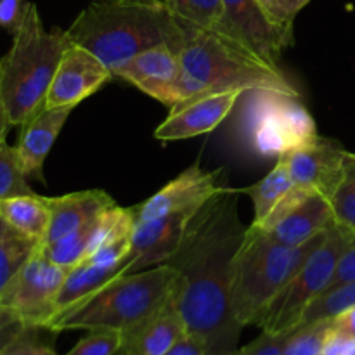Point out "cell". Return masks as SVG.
<instances>
[{
    "instance_id": "6da1fadb",
    "label": "cell",
    "mask_w": 355,
    "mask_h": 355,
    "mask_svg": "<svg viewBox=\"0 0 355 355\" xmlns=\"http://www.w3.org/2000/svg\"><path fill=\"white\" fill-rule=\"evenodd\" d=\"M238 193L222 187L214 194L165 262L182 276L175 304L186 333L200 340L208 355H236L243 331L231 307L232 263L248 229L239 218Z\"/></svg>"
},
{
    "instance_id": "7a4b0ae2",
    "label": "cell",
    "mask_w": 355,
    "mask_h": 355,
    "mask_svg": "<svg viewBox=\"0 0 355 355\" xmlns=\"http://www.w3.org/2000/svg\"><path fill=\"white\" fill-rule=\"evenodd\" d=\"M69 42L92 52L111 73L155 45L180 52L186 30L165 0H92L66 30Z\"/></svg>"
},
{
    "instance_id": "3957f363",
    "label": "cell",
    "mask_w": 355,
    "mask_h": 355,
    "mask_svg": "<svg viewBox=\"0 0 355 355\" xmlns=\"http://www.w3.org/2000/svg\"><path fill=\"white\" fill-rule=\"evenodd\" d=\"M180 47V103L220 92L276 90L300 96L279 66L266 61L241 42L217 30L184 28ZM179 103V104H180Z\"/></svg>"
},
{
    "instance_id": "277c9868",
    "label": "cell",
    "mask_w": 355,
    "mask_h": 355,
    "mask_svg": "<svg viewBox=\"0 0 355 355\" xmlns=\"http://www.w3.org/2000/svg\"><path fill=\"white\" fill-rule=\"evenodd\" d=\"M69 45L66 30H45L35 3L26 2L12 45L0 58V104L10 127H21L45 106L49 87Z\"/></svg>"
},
{
    "instance_id": "5b68a950",
    "label": "cell",
    "mask_w": 355,
    "mask_h": 355,
    "mask_svg": "<svg viewBox=\"0 0 355 355\" xmlns=\"http://www.w3.org/2000/svg\"><path fill=\"white\" fill-rule=\"evenodd\" d=\"M182 276L168 263L120 274L103 288L59 312L49 321V331L113 329L125 333L165 307L179 295Z\"/></svg>"
},
{
    "instance_id": "8992f818",
    "label": "cell",
    "mask_w": 355,
    "mask_h": 355,
    "mask_svg": "<svg viewBox=\"0 0 355 355\" xmlns=\"http://www.w3.org/2000/svg\"><path fill=\"white\" fill-rule=\"evenodd\" d=\"M328 232V231H326ZM324 234L300 246H286L250 224L232 263L231 307L236 321L259 326L274 298L284 290Z\"/></svg>"
},
{
    "instance_id": "52a82bcc",
    "label": "cell",
    "mask_w": 355,
    "mask_h": 355,
    "mask_svg": "<svg viewBox=\"0 0 355 355\" xmlns=\"http://www.w3.org/2000/svg\"><path fill=\"white\" fill-rule=\"evenodd\" d=\"M239 135L248 151L263 158H279L319 139L318 127L300 96L276 90L243 94Z\"/></svg>"
},
{
    "instance_id": "ba28073f",
    "label": "cell",
    "mask_w": 355,
    "mask_h": 355,
    "mask_svg": "<svg viewBox=\"0 0 355 355\" xmlns=\"http://www.w3.org/2000/svg\"><path fill=\"white\" fill-rule=\"evenodd\" d=\"M345 241L347 229L340 225H333L326 232L321 245L309 255L304 266L267 309L259 324L262 331L290 333L302 326L312 302L331 286Z\"/></svg>"
},
{
    "instance_id": "9c48e42d",
    "label": "cell",
    "mask_w": 355,
    "mask_h": 355,
    "mask_svg": "<svg viewBox=\"0 0 355 355\" xmlns=\"http://www.w3.org/2000/svg\"><path fill=\"white\" fill-rule=\"evenodd\" d=\"M68 270L51 262L38 245L6 284L0 305L16 312L28 326L45 329L55 314V300Z\"/></svg>"
},
{
    "instance_id": "30bf717a",
    "label": "cell",
    "mask_w": 355,
    "mask_h": 355,
    "mask_svg": "<svg viewBox=\"0 0 355 355\" xmlns=\"http://www.w3.org/2000/svg\"><path fill=\"white\" fill-rule=\"evenodd\" d=\"M224 14L217 31L241 42L266 61L277 64L293 45V31L277 26L263 12L259 0H222Z\"/></svg>"
},
{
    "instance_id": "8fae6325",
    "label": "cell",
    "mask_w": 355,
    "mask_h": 355,
    "mask_svg": "<svg viewBox=\"0 0 355 355\" xmlns=\"http://www.w3.org/2000/svg\"><path fill=\"white\" fill-rule=\"evenodd\" d=\"M283 156L297 189L305 194H321L329 200L345 177L354 153L347 151L338 141L319 135L312 144Z\"/></svg>"
},
{
    "instance_id": "7c38bea8",
    "label": "cell",
    "mask_w": 355,
    "mask_h": 355,
    "mask_svg": "<svg viewBox=\"0 0 355 355\" xmlns=\"http://www.w3.org/2000/svg\"><path fill=\"white\" fill-rule=\"evenodd\" d=\"M114 78L130 83L146 96L172 110L180 103L182 66L180 55L168 44L155 45L132 58L123 68L114 73Z\"/></svg>"
},
{
    "instance_id": "4fadbf2b",
    "label": "cell",
    "mask_w": 355,
    "mask_h": 355,
    "mask_svg": "<svg viewBox=\"0 0 355 355\" xmlns=\"http://www.w3.org/2000/svg\"><path fill=\"white\" fill-rule=\"evenodd\" d=\"M114 76L92 52L69 42L49 87L45 106L73 107L94 96Z\"/></svg>"
},
{
    "instance_id": "5bb4252c",
    "label": "cell",
    "mask_w": 355,
    "mask_h": 355,
    "mask_svg": "<svg viewBox=\"0 0 355 355\" xmlns=\"http://www.w3.org/2000/svg\"><path fill=\"white\" fill-rule=\"evenodd\" d=\"M218 173L208 172L200 166V163H194L189 168L165 184V187L142 201L141 205H135V220H146V218L165 217L173 214H196L214 194L222 189L218 186Z\"/></svg>"
},
{
    "instance_id": "9a60e30c",
    "label": "cell",
    "mask_w": 355,
    "mask_h": 355,
    "mask_svg": "<svg viewBox=\"0 0 355 355\" xmlns=\"http://www.w3.org/2000/svg\"><path fill=\"white\" fill-rule=\"evenodd\" d=\"M241 96V92L207 94L177 104L156 128L155 137L168 142L210 134L231 114Z\"/></svg>"
},
{
    "instance_id": "2e32d148",
    "label": "cell",
    "mask_w": 355,
    "mask_h": 355,
    "mask_svg": "<svg viewBox=\"0 0 355 355\" xmlns=\"http://www.w3.org/2000/svg\"><path fill=\"white\" fill-rule=\"evenodd\" d=\"M73 107H40L23 125L16 149L28 179L44 182V163Z\"/></svg>"
},
{
    "instance_id": "e0dca14e",
    "label": "cell",
    "mask_w": 355,
    "mask_h": 355,
    "mask_svg": "<svg viewBox=\"0 0 355 355\" xmlns=\"http://www.w3.org/2000/svg\"><path fill=\"white\" fill-rule=\"evenodd\" d=\"M113 205H116V201L101 189L76 191L64 196L49 198L51 224L42 245L59 241L66 236L89 227Z\"/></svg>"
},
{
    "instance_id": "ac0fdd59",
    "label": "cell",
    "mask_w": 355,
    "mask_h": 355,
    "mask_svg": "<svg viewBox=\"0 0 355 355\" xmlns=\"http://www.w3.org/2000/svg\"><path fill=\"white\" fill-rule=\"evenodd\" d=\"M336 222L329 201L321 194H307L263 231L281 245L300 246L324 234Z\"/></svg>"
},
{
    "instance_id": "d6986e66",
    "label": "cell",
    "mask_w": 355,
    "mask_h": 355,
    "mask_svg": "<svg viewBox=\"0 0 355 355\" xmlns=\"http://www.w3.org/2000/svg\"><path fill=\"white\" fill-rule=\"evenodd\" d=\"M184 336H186V324L177 309L175 300H172L134 328L121 333V349L118 354L165 355Z\"/></svg>"
},
{
    "instance_id": "ffe728a7",
    "label": "cell",
    "mask_w": 355,
    "mask_h": 355,
    "mask_svg": "<svg viewBox=\"0 0 355 355\" xmlns=\"http://www.w3.org/2000/svg\"><path fill=\"white\" fill-rule=\"evenodd\" d=\"M241 193L248 194L253 201V225L260 229H267L279 220L298 200L307 194L297 189L291 180L290 168L284 156L277 158L274 168L253 186L246 187Z\"/></svg>"
},
{
    "instance_id": "44dd1931",
    "label": "cell",
    "mask_w": 355,
    "mask_h": 355,
    "mask_svg": "<svg viewBox=\"0 0 355 355\" xmlns=\"http://www.w3.org/2000/svg\"><path fill=\"white\" fill-rule=\"evenodd\" d=\"M0 217L17 232L42 243L51 224L49 198L31 193L3 200L0 201Z\"/></svg>"
},
{
    "instance_id": "7402d4cb",
    "label": "cell",
    "mask_w": 355,
    "mask_h": 355,
    "mask_svg": "<svg viewBox=\"0 0 355 355\" xmlns=\"http://www.w3.org/2000/svg\"><path fill=\"white\" fill-rule=\"evenodd\" d=\"M121 274V266H101V263L83 260L78 266L68 270L66 279L62 283L61 291L55 300V315L66 309L73 307L78 302L85 300L92 293H96L99 288L110 283L116 276ZM49 324V322H47Z\"/></svg>"
},
{
    "instance_id": "603a6c76",
    "label": "cell",
    "mask_w": 355,
    "mask_h": 355,
    "mask_svg": "<svg viewBox=\"0 0 355 355\" xmlns=\"http://www.w3.org/2000/svg\"><path fill=\"white\" fill-rule=\"evenodd\" d=\"M38 245L40 243L17 232L0 217V295L10 277L33 255Z\"/></svg>"
},
{
    "instance_id": "cb8c5ba5",
    "label": "cell",
    "mask_w": 355,
    "mask_h": 355,
    "mask_svg": "<svg viewBox=\"0 0 355 355\" xmlns=\"http://www.w3.org/2000/svg\"><path fill=\"white\" fill-rule=\"evenodd\" d=\"M182 28L217 30L224 14L222 0H165Z\"/></svg>"
},
{
    "instance_id": "d4e9b609",
    "label": "cell",
    "mask_w": 355,
    "mask_h": 355,
    "mask_svg": "<svg viewBox=\"0 0 355 355\" xmlns=\"http://www.w3.org/2000/svg\"><path fill=\"white\" fill-rule=\"evenodd\" d=\"M355 305V281L328 288L307 309L302 324L333 319Z\"/></svg>"
},
{
    "instance_id": "484cf974",
    "label": "cell",
    "mask_w": 355,
    "mask_h": 355,
    "mask_svg": "<svg viewBox=\"0 0 355 355\" xmlns=\"http://www.w3.org/2000/svg\"><path fill=\"white\" fill-rule=\"evenodd\" d=\"M31 193L16 146H9L3 139L0 141V201Z\"/></svg>"
},
{
    "instance_id": "4316f807",
    "label": "cell",
    "mask_w": 355,
    "mask_h": 355,
    "mask_svg": "<svg viewBox=\"0 0 355 355\" xmlns=\"http://www.w3.org/2000/svg\"><path fill=\"white\" fill-rule=\"evenodd\" d=\"M331 319L307 322L293 329L283 355H322Z\"/></svg>"
},
{
    "instance_id": "83f0119b",
    "label": "cell",
    "mask_w": 355,
    "mask_h": 355,
    "mask_svg": "<svg viewBox=\"0 0 355 355\" xmlns=\"http://www.w3.org/2000/svg\"><path fill=\"white\" fill-rule=\"evenodd\" d=\"M328 201L336 225L355 232V153L345 177Z\"/></svg>"
},
{
    "instance_id": "f1b7e54d",
    "label": "cell",
    "mask_w": 355,
    "mask_h": 355,
    "mask_svg": "<svg viewBox=\"0 0 355 355\" xmlns=\"http://www.w3.org/2000/svg\"><path fill=\"white\" fill-rule=\"evenodd\" d=\"M121 349V333L92 329L64 355H116Z\"/></svg>"
},
{
    "instance_id": "f546056e",
    "label": "cell",
    "mask_w": 355,
    "mask_h": 355,
    "mask_svg": "<svg viewBox=\"0 0 355 355\" xmlns=\"http://www.w3.org/2000/svg\"><path fill=\"white\" fill-rule=\"evenodd\" d=\"M309 2L311 0H259L267 17L274 24L290 31H293L295 17L309 6Z\"/></svg>"
},
{
    "instance_id": "4dcf8cb0",
    "label": "cell",
    "mask_w": 355,
    "mask_h": 355,
    "mask_svg": "<svg viewBox=\"0 0 355 355\" xmlns=\"http://www.w3.org/2000/svg\"><path fill=\"white\" fill-rule=\"evenodd\" d=\"M40 329L42 328H35V326H26L0 355H58L51 345L42 342L38 336Z\"/></svg>"
},
{
    "instance_id": "1f68e13d",
    "label": "cell",
    "mask_w": 355,
    "mask_h": 355,
    "mask_svg": "<svg viewBox=\"0 0 355 355\" xmlns=\"http://www.w3.org/2000/svg\"><path fill=\"white\" fill-rule=\"evenodd\" d=\"M290 333H269L262 331L259 338L253 340L246 347L239 349L236 355H283Z\"/></svg>"
},
{
    "instance_id": "d6a6232c",
    "label": "cell",
    "mask_w": 355,
    "mask_h": 355,
    "mask_svg": "<svg viewBox=\"0 0 355 355\" xmlns=\"http://www.w3.org/2000/svg\"><path fill=\"white\" fill-rule=\"evenodd\" d=\"M355 281V232L347 231V241L342 250V255L338 259V266H336L335 277L331 281V286H338V284L350 283Z\"/></svg>"
},
{
    "instance_id": "836d02e7",
    "label": "cell",
    "mask_w": 355,
    "mask_h": 355,
    "mask_svg": "<svg viewBox=\"0 0 355 355\" xmlns=\"http://www.w3.org/2000/svg\"><path fill=\"white\" fill-rule=\"evenodd\" d=\"M26 326V322L16 312L0 305V354L9 343H12L19 336V333Z\"/></svg>"
},
{
    "instance_id": "e575fe53",
    "label": "cell",
    "mask_w": 355,
    "mask_h": 355,
    "mask_svg": "<svg viewBox=\"0 0 355 355\" xmlns=\"http://www.w3.org/2000/svg\"><path fill=\"white\" fill-rule=\"evenodd\" d=\"M24 7V0H0V28L12 35L23 19Z\"/></svg>"
},
{
    "instance_id": "d590c367",
    "label": "cell",
    "mask_w": 355,
    "mask_h": 355,
    "mask_svg": "<svg viewBox=\"0 0 355 355\" xmlns=\"http://www.w3.org/2000/svg\"><path fill=\"white\" fill-rule=\"evenodd\" d=\"M331 331L349 340H355V305L331 319Z\"/></svg>"
},
{
    "instance_id": "8d00e7d4",
    "label": "cell",
    "mask_w": 355,
    "mask_h": 355,
    "mask_svg": "<svg viewBox=\"0 0 355 355\" xmlns=\"http://www.w3.org/2000/svg\"><path fill=\"white\" fill-rule=\"evenodd\" d=\"M165 355H208V354L200 340L186 333V336L180 338L179 342H177Z\"/></svg>"
},
{
    "instance_id": "74e56055",
    "label": "cell",
    "mask_w": 355,
    "mask_h": 355,
    "mask_svg": "<svg viewBox=\"0 0 355 355\" xmlns=\"http://www.w3.org/2000/svg\"><path fill=\"white\" fill-rule=\"evenodd\" d=\"M10 125L7 123L6 116H3V111H2V104H0V141H3V139L7 137V132L10 130Z\"/></svg>"
},
{
    "instance_id": "f35d334b",
    "label": "cell",
    "mask_w": 355,
    "mask_h": 355,
    "mask_svg": "<svg viewBox=\"0 0 355 355\" xmlns=\"http://www.w3.org/2000/svg\"><path fill=\"white\" fill-rule=\"evenodd\" d=\"M343 355H355V340H352V342H350L349 349L345 350V354H343Z\"/></svg>"
}]
</instances>
